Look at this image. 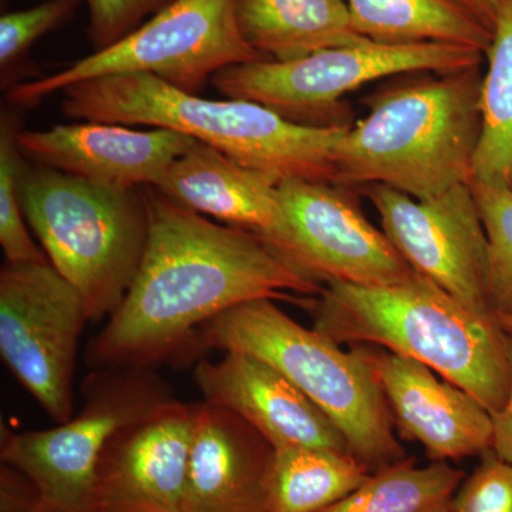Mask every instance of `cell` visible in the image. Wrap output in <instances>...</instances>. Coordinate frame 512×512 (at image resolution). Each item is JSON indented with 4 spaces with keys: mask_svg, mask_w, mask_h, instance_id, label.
I'll return each instance as SVG.
<instances>
[{
    "mask_svg": "<svg viewBox=\"0 0 512 512\" xmlns=\"http://www.w3.org/2000/svg\"><path fill=\"white\" fill-rule=\"evenodd\" d=\"M197 138L170 128L136 131L120 124L84 123L19 131L22 153L46 167L113 190L157 185Z\"/></svg>",
    "mask_w": 512,
    "mask_h": 512,
    "instance_id": "obj_15",
    "label": "cell"
},
{
    "mask_svg": "<svg viewBox=\"0 0 512 512\" xmlns=\"http://www.w3.org/2000/svg\"><path fill=\"white\" fill-rule=\"evenodd\" d=\"M194 380L204 402L224 407L272 447H309L350 454L338 427L274 366L242 352L198 360Z\"/></svg>",
    "mask_w": 512,
    "mask_h": 512,
    "instance_id": "obj_16",
    "label": "cell"
},
{
    "mask_svg": "<svg viewBox=\"0 0 512 512\" xmlns=\"http://www.w3.org/2000/svg\"><path fill=\"white\" fill-rule=\"evenodd\" d=\"M353 28L380 45L447 43L484 55L493 33L451 0H346Z\"/></svg>",
    "mask_w": 512,
    "mask_h": 512,
    "instance_id": "obj_20",
    "label": "cell"
},
{
    "mask_svg": "<svg viewBox=\"0 0 512 512\" xmlns=\"http://www.w3.org/2000/svg\"><path fill=\"white\" fill-rule=\"evenodd\" d=\"M359 191L372 202L384 234L414 271L471 311L494 316L487 299V237L470 183L429 200L384 184Z\"/></svg>",
    "mask_w": 512,
    "mask_h": 512,
    "instance_id": "obj_12",
    "label": "cell"
},
{
    "mask_svg": "<svg viewBox=\"0 0 512 512\" xmlns=\"http://www.w3.org/2000/svg\"><path fill=\"white\" fill-rule=\"evenodd\" d=\"M90 10L89 37L94 49L113 46L174 0H86Z\"/></svg>",
    "mask_w": 512,
    "mask_h": 512,
    "instance_id": "obj_28",
    "label": "cell"
},
{
    "mask_svg": "<svg viewBox=\"0 0 512 512\" xmlns=\"http://www.w3.org/2000/svg\"><path fill=\"white\" fill-rule=\"evenodd\" d=\"M200 403L178 399L117 431L101 454L92 512H181Z\"/></svg>",
    "mask_w": 512,
    "mask_h": 512,
    "instance_id": "obj_13",
    "label": "cell"
},
{
    "mask_svg": "<svg viewBox=\"0 0 512 512\" xmlns=\"http://www.w3.org/2000/svg\"><path fill=\"white\" fill-rule=\"evenodd\" d=\"M483 52L447 43L380 45L375 42L320 50L291 62L235 64L212 77L215 89L232 100L252 101L296 124L346 126L343 101L384 77L443 73L480 66Z\"/></svg>",
    "mask_w": 512,
    "mask_h": 512,
    "instance_id": "obj_7",
    "label": "cell"
},
{
    "mask_svg": "<svg viewBox=\"0 0 512 512\" xmlns=\"http://www.w3.org/2000/svg\"><path fill=\"white\" fill-rule=\"evenodd\" d=\"M62 93L69 119L180 131L278 185L288 180L335 184L336 147L350 126H303L261 104L202 99L150 74L100 77Z\"/></svg>",
    "mask_w": 512,
    "mask_h": 512,
    "instance_id": "obj_4",
    "label": "cell"
},
{
    "mask_svg": "<svg viewBox=\"0 0 512 512\" xmlns=\"http://www.w3.org/2000/svg\"><path fill=\"white\" fill-rule=\"evenodd\" d=\"M83 406L66 423L2 436L0 458L23 474L40 503L63 512H92L94 478L104 448L127 424L173 402L154 369L104 367L82 384Z\"/></svg>",
    "mask_w": 512,
    "mask_h": 512,
    "instance_id": "obj_9",
    "label": "cell"
},
{
    "mask_svg": "<svg viewBox=\"0 0 512 512\" xmlns=\"http://www.w3.org/2000/svg\"><path fill=\"white\" fill-rule=\"evenodd\" d=\"M480 66L419 73L363 99L365 119L336 147V183L384 184L429 200L473 178L481 136Z\"/></svg>",
    "mask_w": 512,
    "mask_h": 512,
    "instance_id": "obj_3",
    "label": "cell"
},
{
    "mask_svg": "<svg viewBox=\"0 0 512 512\" xmlns=\"http://www.w3.org/2000/svg\"><path fill=\"white\" fill-rule=\"evenodd\" d=\"M284 228L271 242L320 284H402L416 271L384 231L370 224L353 188L319 181L279 184Z\"/></svg>",
    "mask_w": 512,
    "mask_h": 512,
    "instance_id": "obj_11",
    "label": "cell"
},
{
    "mask_svg": "<svg viewBox=\"0 0 512 512\" xmlns=\"http://www.w3.org/2000/svg\"><path fill=\"white\" fill-rule=\"evenodd\" d=\"M431 512H451L450 510V503L443 505V507L437 508V510L431 511Z\"/></svg>",
    "mask_w": 512,
    "mask_h": 512,
    "instance_id": "obj_33",
    "label": "cell"
},
{
    "mask_svg": "<svg viewBox=\"0 0 512 512\" xmlns=\"http://www.w3.org/2000/svg\"><path fill=\"white\" fill-rule=\"evenodd\" d=\"M313 329L357 346L372 345L417 360L467 390L495 414L511 383L510 335L416 272L402 284L328 282L306 306Z\"/></svg>",
    "mask_w": 512,
    "mask_h": 512,
    "instance_id": "obj_2",
    "label": "cell"
},
{
    "mask_svg": "<svg viewBox=\"0 0 512 512\" xmlns=\"http://www.w3.org/2000/svg\"><path fill=\"white\" fill-rule=\"evenodd\" d=\"M86 322L82 295L50 262L3 265L0 356L59 424L73 417V375Z\"/></svg>",
    "mask_w": 512,
    "mask_h": 512,
    "instance_id": "obj_10",
    "label": "cell"
},
{
    "mask_svg": "<svg viewBox=\"0 0 512 512\" xmlns=\"http://www.w3.org/2000/svg\"><path fill=\"white\" fill-rule=\"evenodd\" d=\"M451 2L493 33L504 0H451Z\"/></svg>",
    "mask_w": 512,
    "mask_h": 512,
    "instance_id": "obj_30",
    "label": "cell"
},
{
    "mask_svg": "<svg viewBox=\"0 0 512 512\" xmlns=\"http://www.w3.org/2000/svg\"><path fill=\"white\" fill-rule=\"evenodd\" d=\"M3 512H63L57 510V508L49 507V505L40 503L39 500H35V503L32 505H28L26 508H22V510H12V511H3Z\"/></svg>",
    "mask_w": 512,
    "mask_h": 512,
    "instance_id": "obj_31",
    "label": "cell"
},
{
    "mask_svg": "<svg viewBox=\"0 0 512 512\" xmlns=\"http://www.w3.org/2000/svg\"><path fill=\"white\" fill-rule=\"evenodd\" d=\"M360 346V345H359ZM363 352L403 439L417 441L431 461L481 456L493 447V414L473 394L430 367L389 350Z\"/></svg>",
    "mask_w": 512,
    "mask_h": 512,
    "instance_id": "obj_14",
    "label": "cell"
},
{
    "mask_svg": "<svg viewBox=\"0 0 512 512\" xmlns=\"http://www.w3.org/2000/svg\"><path fill=\"white\" fill-rule=\"evenodd\" d=\"M451 512H512V464L493 450L481 454L480 464L458 485Z\"/></svg>",
    "mask_w": 512,
    "mask_h": 512,
    "instance_id": "obj_27",
    "label": "cell"
},
{
    "mask_svg": "<svg viewBox=\"0 0 512 512\" xmlns=\"http://www.w3.org/2000/svg\"><path fill=\"white\" fill-rule=\"evenodd\" d=\"M485 56L481 136L471 180L512 190V0H504L501 6Z\"/></svg>",
    "mask_w": 512,
    "mask_h": 512,
    "instance_id": "obj_22",
    "label": "cell"
},
{
    "mask_svg": "<svg viewBox=\"0 0 512 512\" xmlns=\"http://www.w3.org/2000/svg\"><path fill=\"white\" fill-rule=\"evenodd\" d=\"M83 0H46L35 8L6 13L0 18V67L5 74L40 37L52 32L79 8Z\"/></svg>",
    "mask_w": 512,
    "mask_h": 512,
    "instance_id": "obj_26",
    "label": "cell"
},
{
    "mask_svg": "<svg viewBox=\"0 0 512 512\" xmlns=\"http://www.w3.org/2000/svg\"><path fill=\"white\" fill-rule=\"evenodd\" d=\"M466 474L447 461L419 467L413 458L383 468L322 512H431L450 503Z\"/></svg>",
    "mask_w": 512,
    "mask_h": 512,
    "instance_id": "obj_23",
    "label": "cell"
},
{
    "mask_svg": "<svg viewBox=\"0 0 512 512\" xmlns=\"http://www.w3.org/2000/svg\"><path fill=\"white\" fill-rule=\"evenodd\" d=\"M148 241L123 302L90 340L92 369H154L191 359L198 330L241 303L271 299L303 309L323 284L261 235L215 224L147 185Z\"/></svg>",
    "mask_w": 512,
    "mask_h": 512,
    "instance_id": "obj_1",
    "label": "cell"
},
{
    "mask_svg": "<svg viewBox=\"0 0 512 512\" xmlns=\"http://www.w3.org/2000/svg\"><path fill=\"white\" fill-rule=\"evenodd\" d=\"M352 454L323 448H276L266 481L265 512H322L370 476Z\"/></svg>",
    "mask_w": 512,
    "mask_h": 512,
    "instance_id": "obj_21",
    "label": "cell"
},
{
    "mask_svg": "<svg viewBox=\"0 0 512 512\" xmlns=\"http://www.w3.org/2000/svg\"><path fill=\"white\" fill-rule=\"evenodd\" d=\"M20 201L50 264L82 295L89 322L110 318L146 252L143 192L101 187L40 164L23 168Z\"/></svg>",
    "mask_w": 512,
    "mask_h": 512,
    "instance_id": "obj_6",
    "label": "cell"
},
{
    "mask_svg": "<svg viewBox=\"0 0 512 512\" xmlns=\"http://www.w3.org/2000/svg\"><path fill=\"white\" fill-rule=\"evenodd\" d=\"M511 383L508 399L500 412L493 414V447L497 456L512 464V335H510Z\"/></svg>",
    "mask_w": 512,
    "mask_h": 512,
    "instance_id": "obj_29",
    "label": "cell"
},
{
    "mask_svg": "<svg viewBox=\"0 0 512 512\" xmlns=\"http://www.w3.org/2000/svg\"><path fill=\"white\" fill-rule=\"evenodd\" d=\"M208 349L248 353L274 366L333 421L350 454L370 473L406 460L362 346L346 352L318 330L299 325L275 301L258 299L201 326L191 359Z\"/></svg>",
    "mask_w": 512,
    "mask_h": 512,
    "instance_id": "obj_5",
    "label": "cell"
},
{
    "mask_svg": "<svg viewBox=\"0 0 512 512\" xmlns=\"http://www.w3.org/2000/svg\"><path fill=\"white\" fill-rule=\"evenodd\" d=\"M487 237V299L495 318H512V190L470 181Z\"/></svg>",
    "mask_w": 512,
    "mask_h": 512,
    "instance_id": "obj_24",
    "label": "cell"
},
{
    "mask_svg": "<svg viewBox=\"0 0 512 512\" xmlns=\"http://www.w3.org/2000/svg\"><path fill=\"white\" fill-rule=\"evenodd\" d=\"M258 60L265 59L239 29L237 0H174L113 46L52 76L13 84L8 100L32 106L73 84L117 74H150L198 94L222 69Z\"/></svg>",
    "mask_w": 512,
    "mask_h": 512,
    "instance_id": "obj_8",
    "label": "cell"
},
{
    "mask_svg": "<svg viewBox=\"0 0 512 512\" xmlns=\"http://www.w3.org/2000/svg\"><path fill=\"white\" fill-rule=\"evenodd\" d=\"M498 320H500L501 326H503L505 332H507L508 335H512V318H503Z\"/></svg>",
    "mask_w": 512,
    "mask_h": 512,
    "instance_id": "obj_32",
    "label": "cell"
},
{
    "mask_svg": "<svg viewBox=\"0 0 512 512\" xmlns=\"http://www.w3.org/2000/svg\"><path fill=\"white\" fill-rule=\"evenodd\" d=\"M154 187L198 214L255 232L268 244L284 228L279 185L201 141Z\"/></svg>",
    "mask_w": 512,
    "mask_h": 512,
    "instance_id": "obj_18",
    "label": "cell"
},
{
    "mask_svg": "<svg viewBox=\"0 0 512 512\" xmlns=\"http://www.w3.org/2000/svg\"><path fill=\"white\" fill-rule=\"evenodd\" d=\"M274 453L237 414L201 402L181 512H265Z\"/></svg>",
    "mask_w": 512,
    "mask_h": 512,
    "instance_id": "obj_17",
    "label": "cell"
},
{
    "mask_svg": "<svg viewBox=\"0 0 512 512\" xmlns=\"http://www.w3.org/2000/svg\"><path fill=\"white\" fill-rule=\"evenodd\" d=\"M237 19L248 45L274 62L370 42L353 28L346 0H237Z\"/></svg>",
    "mask_w": 512,
    "mask_h": 512,
    "instance_id": "obj_19",
    "label": "cell"
},
{
    "mask_svg": "<svg viewBox=\"0 0 512 512\" xmlns=\"http://www.w3.org/2000/svg\"><path fill=\"white\" fill-rule=\"evenodd\" d=\"M16 121L3 116L0 130V245L10 264H47L46 252L37 247L26 227L20 201L22 160Z\"/></svg>",
    "mask_w": 512,
    "mask_h": 512,
    "instance_id": "obj_25",
    "label": "cell"
}]
</instances>
